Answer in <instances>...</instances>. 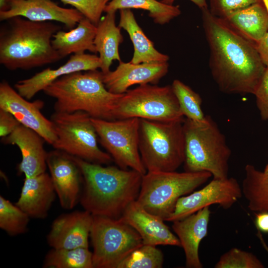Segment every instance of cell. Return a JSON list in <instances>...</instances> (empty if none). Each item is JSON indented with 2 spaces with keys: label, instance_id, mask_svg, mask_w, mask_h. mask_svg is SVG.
<instances>
[{
  "label": "cell",
  "instance_id": "obj_29",
  "mask_svg": "<svg viewBox=\"0 0 268 268\" xmlns=\"http://www.w3.org/2000/svg\"><path fill=\"white\" fill-rule=\"evenodd\" d=\"M45 268H93L92 252L88 248H52L44 260Z\"/></svg>",
  "mask_w": 268,
  "mask_h": 268
},
{
  "label": "cell",
  "instance_id": "obj_31",
  "mask_svg": "<svg viewBox=\"0 0 268 268\" xmlns=\"http://www.w3.org/2000/svg\"><path fill=\"white\" fill-rule=\"evenodd\" d=\"M30 217L9 200L0 196V228L14 236L25 233Z\"/></svg>",
  "mask_w": 268,
  "mask_h": 268
},
{
  "label": "cell",
  "instance_id": "obj_37",
  "mask_svg": "<svg viewBox=\"0 0 268 268\" xmlns=\"http://www.w3.org/2000/svg\"><path fill=\"white\" fill-rule=\"evenodd\" d=\"M19 125L20 123L10 113L0 109V136L1 138L10 134Z\"/></svg>",
  "mask_w": 268,
  "mask_h": 268
},
{
  "label": "cell",
  "instance_id": "obj_34",
  "mask_svg": "<svg viewBox=\"0 0 268 268\" xmlns=\"http://www.w3.org/2000/svg\"><path fill=\"white\" fill-rule=\"evenodd\" d=\"M79 11L96 26L101 19L106 6L111 0H60Z\"/></svg>",
  "mask_w": 268,
  "mask_h": 268
},
{
  "label": "cell",
  "instance_id": "obj_27",
  "mask_svg": "<svg viewBox=\"0 0 268 268\" xmlns=\"http://www.w3.org/2000/svg\"><path fill=\"white\" fill-rule=\"evenodd\" d=\"M244 170L241 188L248 207L255 212H268V174L250 164Z\"/></svg>",
  "mask_w": 268,
  "mask_h": 268
},
{
  "label": "cell",
  "instance_id": "obj_18",
  "mask_svg": "<svg viewBox=\"0 0 268 268\" xmlns=\"http://www.w3.org/2000/svg\"><path fill=\"white\" fill-rule=\"evenodd\" d=\"M100 67V58L96 55L72 54L65 64L58 68H47L29 78L18 81L14 87L22 96L30 100L63 76L77 71L96 70Z\"/></svg>",
  "mask_w": 268,
  "mask_h": 268
},
{
  "label": "cell",
  "instance_id": "obj_4",
  "mask_svg": "<svg viewBox=\"0 0 268 268\" xmlns=\"http://www.w3.org/2000/svg\"><path fill=\"white\" fill-rule=\"evenodd\" d=\"M45 94L55 99V112L83 111L92 118L115 120L113 113L122 94L106 88L97 69L77 71L62 76L47 86Z\"/></svg>",
  "mask_w": 268,
  "mask_h": 268
},
{
  "label": "cell",
  "instance_id": "obj_3",
  "mask_svg": "<svg viewBox=\"0 0 268 268\" xmlns=\"http://www.w3.org/2000/svg\"><path fill=\"white\" fill-rule=\"evenodd\" d=\"M5 21L0 29V63L8 70H29L62 59L52 45L59 25L21 16Z\"/></svg>",
  "mask_w": 268,
  "mask_h": 268
},
{
  "label": "cell",
  "instance_id": "obj_38",
  "mask_svg": "<svg viewBox=\"0 0 268 268\" xmlns=\"http://www.w3.org/2000/svg\"><path fill=\"white\" fill-rule=\"evenodd\" d=\"M263 3L268 10V0H262ZM257 49L259 53L261 58L266 66H268V30L261 39V40L256 44Z\"/></svg>",
  "mask_w": 268,
  "mask_h": 268
},
{
  "label": "cell",
  "instance_id": "obj_30",
  "mask_svg": "<svg viewBox=\"0 0 268 268\" xmlns=\"http://www.w3.org/2000/svg\"><path fill=\"white\" fill-rule=\"evenodd\" d=\"M171 85L183 116L196 122H203L206 116L201 109L200 95L180 80L175 79Z\"/></svg>",
  "mask_w": 268,
  "mask_h": 268
},
{
  "label": "cell",
  "instance_id": "obj_44",
  "mask_svg": "<svg viewBox=\"0 0 268 268\" xmlns=\"http://www.w3.org/2000/svg\"></svg>",
  "mask_w": 268,
  "mask_h": 268
},
{
  "label": "cell",
  "instance_id": "obj_7",
  "mask_svg": "<svg viewBox=\"0 0 268 268\" xmlns=\"http://www.w3.org/2000/svg\"><path fill=\"white\" fill-rule=\"evenodd\" d=\"M211 176L206 171L147 172L142 176L136 201L146 210L166 221L180 198L194 192Z\"/></svg>",
  "mask_w": 268,
  "mask_h": 268
},
{
  "label": "cell",
  "instance_id": "obj_9",
  "mask_svg": "<svg viewBox=\"0 0 268 268\" xmlns=\"http://www.w3.org/2000/svg\"><path fill=\"white\" fill-rule=\"evenodd\" d=\"M114 120L132 118L156 121H184L172 85L145 84L129 89L119 99Z\"/></svg>",
  "mask_w": 268,
  "mask_h": 268
},
{
  "label": "cell",
  "instance_id": "obj_25",
  "mask_svg": "<svg viewBox=\"0 0 268 268\" xmlns=\"http://www.w3.org/2000/svg\"><path fill=\"white\" fill-rule=\"evenodd\" d=\"M116 11L106 12L97 24L94 44L99 54L101 72L109 71L114 60L121 61L119 47L123 41L121 28L115 22Z\"/></svg>",
  "mask_w": 268,
  "mask_h": 268
},
{
  "label": "cell",
  "instance_id": "obj_23",
  "mask_svg": "<svg viewBox=\"0 0 268 268\" xmlns=\"http://www.w3.org/2000/svg\"><path fill=\"white\" fill-rule=\"evenodd\" d=\"M220 18L239 34L256 44L268 30V10L263 0Z\"/></svg>",
  "mask_w": 268,
  "mask_h": 268
},
{
  "label": "cell",
  "instance_id": "obj_8",
  "mask_svg": "<svg viewBox=\"0 0 268 268\" xmlns=\"http://www.w3.org/2000/svg\"><path fill=\"white\" fill-rule=\"evenodd\" d=\"M57 139L52 145L57 150L89 162L102 165L113 159L98 144V135L91 117L83 111L55 112L52 115Z\"/></svg>",
  "mask_w": 268,
  "mask_h": 268
},
{
  "label": "cell",
  "instance_id": "obj_32",
  "mask_svg": "<svg viewBox=\"0 0 268 268\" xmlns=\"http://www.w3.org/2000/svg\"><path fill=\"white\" fill-rule=\"evenodd\" d=\"M163 255L155 246L142 244L125 258L117 268H161Z\"/></svg>",
  "mask_w": 268,
  "mask_h": 268
},
{
  "label": "cell",
  "instance_id": "obj_5",
  "mask_svg": "<svg viewBox=\"0 0 268 268\" xmlns=\"http://www.w3.org/2000/svg\"><path fill=\"white\" fill-rule=\"evenodd\" d=\"M183 130L185 171H206L214 179L228 178L231 150L225 135L211 117L206 115L202 122L185 118Z\"/></svg>",
  "mask_w": 268,
  "mask_h": 268
},
{
  "label": "cell",
  "instance_id": "obj_15",
  "mask_svg": "<svg viewBox=\"0 0 268 268\" xmlns=\"http://www.w3.org/2000/svg\"><path fill=\"white\" fill-rule=\"evenodd\" d=\"M92 222L93 215L85 210L60 215L47 236L49 246L57 249L88 248Z\"/></svg>",
  "mask_w": 268,
  "mask_h": 268
},
{
  "label": "cell",
  "instance_id": "obj_6",
  "mask_svg": "<svg viewBox=\"0 0 268 268\" xmlns=\"http://www.w3.org/2000/svg\"><path fill=\"white\" fill-rule=\"evenodd\" d=\"M183 122L139 119V150L147 172L174 171L184 163Z\"/></svg>",
  "mask_w": 268,
  "mask_h": 268
},
{
  "label": "cell",
  "instance_id": "obj_26",
  "mask_svg": "<svg viewBox=\"0 0 268 268\" xmlns=\"http://www.w3.org/2000/svg\"><path fill=\"white\" fill-rule=\"evenodd\" d=\"M118 26L127 31L134 46V52L130 62L135 64L168 62L169 56L155 48L153 42L148 38L138 24L131 9L120 10Z\"/></svg>",
  "mask_w": 268,
  "mask_h": 268
},
{
  "label": "cell",
  "instance_id": "obj_33",
  "mask_svg": "<svg viewBox=\"0 0 268 268\" xmlns=\"http://www.w3.org/2000/svg\"><path fill=\"white\" fill-rule=\"evenodd\" d=\"M215 268H264L263 263L253 253L233 248L221 256Z\"/></svg>",
  "mask_w": 268,
  "mask_h": 268
},
{
  "label": "cell",
  "instance_id": "obj_28",
  "mask_svg": "<svg viewBox=\"0 0 268 268\" xmlns=\"http://www.w3.org/2000/svg\"><path fill=\"white\" fill-rule=\"evenodd\" d=\"M132 8L147 11L153 21L160 25L169 23L181 13L179 5H169L157 0H111L104 12Z\"/></svg>",
  "mask_w": 268,
  "mask_h": 268
},
{
  "label": "cell",
  "instance_id": "obj_12",
  "mask_svg": "<svg viewBox=\"0 0 268 268\" xmlns=\"http://www.w3.org/2000/svg\"><path fill=\"white\" fill-rule=\"evenodd\" d=\"M242 196L241 186L235 178H213L201 189L180 198L166 221L181 219L212 204L229 209Z\"/></svg>",
  "mask_w": 268,
  "mask_h": 268
},
{
  "label": "cell",
  "instance_id": "obj_10",
  "mask_svg": "<svg viewBox=\"0 0 268 268\" xmlns=\"http://www.w3.org/2000/svg\"><path fill=\"white\" fill-rule=\"evenodd\" d=\"M90 238L93 268H117L143 244L138 233L120 218L93 216Z\"/></svg>",
  "mask_w": 268,
  "mask_h": 268
},
{
  "label": "cell",
  "instance_id": "obj_43",
  "mask_svg": "<svg viewBox=\"0 0 268 268\" xmlns=\"http://www.w3.org/2000/svg\"><path fill=\"white\" fill-rule=\"evenodd\" d=\"M265 174H268V164L266 165L264 171H263Z\"/></svg>",
  "mask_w": 268,
  "mask_h": 268
},
{
  "label": "cell",
  "instance_id": "obj_11",
  "mask_svg": "<svg viewBox=\"0 0 268 268\" xmlns=\"http://www.w3.org/2000/svg\"><path fill=\"white\" fill-rule=\"evenodd\" d=\"M91 121L100 143L119 167L146 174L139 150V119Z\"/></svg>",
  "mask_w": 268,
  "mask_h": 268
},
{
  "label": "cell",
  "instance_id": "obj_39",
  "mask_svg": "<svg viewBox=\"0 0 268 268\" xmlns=\"http://www.w3.org/2000/svg\"><path fill=\"white\" fill-rule=\"evenodd\" d=\"M255 224L258 230L268 233V212H255Z\"/></svg>",
  "mask_w": 268,
  "mask_h": 268
},
{
  "label": "cell",
  "instance_id": "obj_24",
  "mask_svg": "<svg viewBox=\"0 0 268 268\" xmlns=\"http://www.w3.org/2000/svg\"><path fill=\"white\" fill-rule=\"evenodd\" d=\"M97 26L84 17L75 28L68 32L62 30L53 36L52 45L63 59L71 54H80L89 51L96 53L94 40Z\"/></svg>",
  "mask_w": 268,
  "mask_h": 268
},
{
  "label": "cell",
  "instance_id": "obj_14",
  "mask_svg": "<svg viewBox=\"0 0 268 268\" xmlns=\"http://www.w3.org/2000/svg\"><path fill=\"white\" fill-rule=\"evenodd\" d=\"M47 165L61 207L71 210L79 202L83 178L72 157L59 150L48 152Z\"/></svg>",
  "mask_w": 268,
  "mask_h": 268
},
{
  "label": "cell",
  "instance_id": "obj_35",
  "mask_svg": "<svg viewBox=\"0 0 268 268\" xmlns=\"http://www.w3.org/2000/svg\"><path fill=\"white\" fill-rule=\"evenodd\" d=\"M262 1V0H209V10L213 15L223 17L231 12Z\"/></svg>",
  "mask_w": 268,
  "mask_h": 268
},
{
  "label": "cell",
  "instance_id": "obj_1",
  "mask_svg": "<svg viewBox=\"0 0 268 268\" xmlns=\"http://www.w3.org/2000/svg\"><path fill=\"white\" fill-rule=\"evenodd\" d=\"M209 50V67L219 89L229 94H254L266 66L256 44L247 40L209 8L201 9Z\"/></svg>",
  "mask_w": 268,
  "mask_h": 268
},
{
  "label": "cell",
  "instance_id": "obj_20",
  "mask_svg": "<svg viewBox=\"0 0 268 268\" xmlns=\"http://www.w3.org/2000/svg\"><path fill=\"white\" fill-rule=\"evenodd\" d=\"M120 218L138 233L143 244L181 247L178 238L164 220L146 210L136 201L127 207Z\"/></svg>",
  "mask_w": 268,
  "mask_h": 268
},
{
  "label": "cell",
  "instance_id": "obj_16",
  "mask_svg": "<svg viewBox=\"0 0 268 268\" xmlns=\"http://www.w3.org/2000/svg\"><path fill=\"white\" fill-rule=\"evenodd\" d=\"M168 62L133 64L119 62L115 70L102 73L107 89L116 94L125 93L135 84H156L168 72Z\"/></svg>",
  "mask_w": 268,
  "mask_h": 268
},
{
  "label": "cell",
  "instance_id": "obj_22",
  "mask_svg": "<svg viewBox=\"0 0 268 268\" xmlns=\"http://www.w3.org/2000/svg\"><path fill=\"white\" fill-rule=\"evenodd\" d=\"M56 196L51 176L45 172L24 178L19 198L15 204L30 218L45 219Z\"/></svg>",
  "mask_w": 268,
  "mask_h": 268
},
{
  "label": "cell",
  "instance_id": "obj_42",
  "mask_svg": "<svg viewBox=\"0 0 268 268\" xmlns=\"http://www.w3.org/2000/svg\"><path fill=\"white\" fill-rule=\"evenodd\" d=\"M257 236L258 238H259L262 246L263 247L264 249L266 251V252L268 254V245L265 242V240L264 239L262 232L260 231L259 230H257Z\"/></svg>",
  "mask_w": 268,
  "mask_h": 268
},
{
  "label": "cell",
  "instance_id": "obj_13",
  "mask_svg": "<svg viewBox=\"0 0 268 268\" xmlns=\"http://www.w3.org/2000/svg\"><path fill=\"white\" fill-rule=\"evenodd\" d=\"M5 80L0 83V109L10 113L21 124L39 134L52 145L57 136L54 125L41 112L44 105L41 100L30 102Z\"/></svg>",
  "mask_w": 268,
  "mask_h": 268
},
{
  "label": "cell",
  "instance_id": "obj_40",
  "mask_svg": "<svg viewBox=\"0 0 268 268\" xmlns=\"http://www.w3.org/2000/svg\"><path fill=\"white\" fill-rule=\"evenodd\" d=\"M176 0H161V1L169 5H173ZM195 3L201 9L208 7L206 0H189Z\"/></svg>",
  "mask_w": 268,
  "mask_h": 268
},
{
  "label": "cell",
  "instance_id": "obj_2",
  "mask_svg": "<svg viewBox=\"0 0 268 268\" xmlns=\"http://www.w3.org/2000/svg\"><path fill=\"white\" fill-rule=\"evenodd\" d=\"M72 157L82 176L79 203L84 210L93 216L119 218L136 201L143 175L133 169L104 166Z\"/></svg>",
  "mask_w": 268,
  "mask_h": 268
},
{
  "label": "cell",
  "instance_id": "obj_19",
  "mask_svg": "<svg viewBox=\"0 0 268 268\" xmlns=\"http://www.w3.org/2000/svg\"><path fill=\"white\" fill-rule=\"evenodd\" d=\"M2 142L16 145L21 154L17 169L25 178L46 172L48 152L44 148L45 139L37 132L21 124L9 135L1 138Z\"/></svg>",
  "mask_w": 268,
  "mask_h": 268
},
{
  "label": "cell",
  "instance_id": "obj_41",
  "mask_svg": "<svg viewBox=\"0 0 268 268\" xmlns=\"http://www.w3.org/2000/svg\"><path fill=\"white\" fill-rule=\"evenodd\" d=\"M13 0H0V11H6L9 10L10 4Z\"/></svg>",
  "mask_w": 268,
  "mask_h": 268
},
{
  "label": "cell",
  "instance_id": "obj_17",
  "mask_svg": "<svg viewBox=\"0 0 268 268\" xmlns=\"http://www.w3.org/2000/svg\"><path fill=\"white\" fill-rule=\"evenodd\" d=\"M15 16L35 21H58L69 30L84 17L77 9L60 6L52 0H13L9 10L0 11V20Z\"/></svg>",
  "mask_w": 268,
  "mask_h": 268
},
{
  "label": "cell",
  "instance_id": "obj_36",
  "mask_svg": "<svg viewBox=\"0 0 268 268\" xmlns=\"http://www.w3.org/2000/svg\"><path fill=\"white\" fill-rule=\"evenodd\" d=\"M256 104L262 120H268V66L256 88L254 94Z\"/></svg>",
  "mask_w": 268,
  "mask_h": 268
},
{
  "label": "cell",
  "instance_id": "obj_21",
  "mask_svg": "<svg viewBox=\"0 0 268 268\" xmlns=\"http://www.w3.org/2000/svg\"><path fill=\"white\" fill-rule=\"evenodd\" d=\"M211 211L205 207L184 218L173 221L172 229L184 250L186 267L202 268L199 257V246L206 236Z\"/></svg>",
  "mask_w": 268,
  "mask_h": 268
}]
</instances>
